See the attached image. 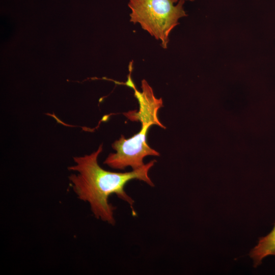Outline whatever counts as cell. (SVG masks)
I'll list each match as a JSON object with an SVG mask.
<instances>
[{
  "label": "cell",
  "instance_id": "6da1fadb",
  "mask_svg": "<svg viewBox=\"0 0 275 275\" xmlns=\"http://www.w3.org/2000/svg\"><path fill=\"white\" fill-rule=\"evenodd\" d=\"M102 149L101 144L96 151L90 154L74 157L75 164L68 167V169L76 173L71 174L69 180L77 198L89 204L95 217L113 226L116 224L114 211L116 207L109 202V197L115 194L127 202L132 215L136 216L134 201L126 193L125 186L132 180H139L154 187L149 172L156 160H151L131 172H111L102 169L98 164V157Z\"/></svg>",
  "mask_w": 275,
  "mask_h": 275
},
{
  "label": "cell",
  "instance_id": "7a4b0ae2",
  "mask_svg": "<svg viewBox=\"0 0 275 275\" xmlns=\"http://www.w3.org/2000/svg\"><path fill=\"white\" fill-rule=\"evenodd\" d=\"M142 91L134 86V95L139 104L138 111H132L124 114L132 121H140L142 128L140 131L128 139L121 135L118 140L112 144L116 151L110 153L103 163L116 170H123L130 167L132 170L139 169L145 163L144 158L148 155L159 156V153L151 148L147 143V134L149 128L156 125L165 129L158 117L159 109L162 106V98H156L152 88L147 81L142 80Z\"/></svg>",
  "mask_w": 275,
  "mask_h": 275
},
{
  "label": "cell",
  "instance_id": "3957f363",
  "mask_svg": "<svg viewBox=\"0 0 275 275\" xmlns=\"http://www.w3.org/2000/svg\"><path fill=\"white\" fill-rule=\"evenodd\" d=\"M185 0H128L130 21L138 23L167 48L169 35L178 24L180 18L186 16L183 8Z\"/></svg>",
  "mask_w": 275,
  "mask_h": 275
},
{
  "label": "cell",
  "instance_id": "5b68a950",
  "mask_svg": "<svg viewBox=\"0 0 275 275\" xmlns=\"http://www.w3.org/2000/svg\"><path fill=\"white\" fill-rule=\"evenodd\" d=\"M188 1H193L194 0H188Z\"/></svg>",
  "mask_w": 275,
  "mask_h": 275
},
{
  "label": "cell",
  "instance_id": "277c9868",
  "mask_svg": "<svg viewBox=\"0 0 275 275\" xmlns=\"http://www.w3.org/2000/svg\"><path fill=\"white\" fill-rule=\"evenodd\" d=\"M250 255L255 267L261 263L263 258L275 255V223L271 232L266 236L260 238L258 244L252 250Z\"/></svg>",
  "mask_w": 275,
  "mask_h": 275
}]
</instances>
